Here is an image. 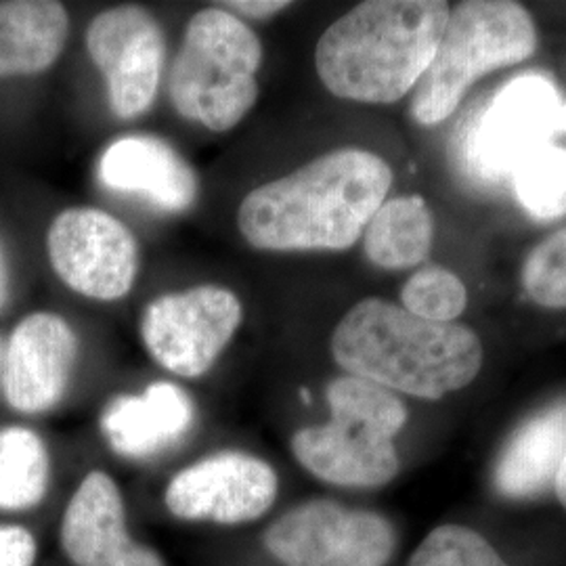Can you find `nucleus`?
Returning a JSON list of instances; mask_svg holds the SVG:
<instances>
[{
	"mask_svg": "<svg viewBox=\"0 0 566 566\" xmlns=\"http://www.w3.org/2000/svg\"><path fill=\"white\" fill-rule=\"evenodd\" d=\"M395 172L364 147H338L277 179L252 187L235 224L256 252H344L361 242Z\"/></svg>",
	"mask_w": 566,
	"mask_h": 566,
	"instance_id": "obj_1",
	"label": "nucleus"
},
{
	"mask_svg": "<svg viewBox=\"0 0 566 566\" xmlns=\"http://www.w3.org/2000/svg\"><path fill=\"white\" fill-rule=\"evenodd\" d=\"M329 350L344 374L426 401L462 390L483 367V344L470 327L428 322L378 296L344 313Z\"/></svg>",
	"mask_w": 566,
	"mask_h": 566,
	"instance_id": "obj_2",
	"label": "nucleus"
},
{
	"mask_svg": "<svg viewBox=\"0 0 566 566\" xmlns=\"http://www.w3.org/2000/svg\"><path fill=\"white\" fill-rule=\"evenodd\" d=\"M443 0H367L329 23L315 46L325 91L344 102L390 105L413 93L446 30Z\"/></svg>",
	"mask_w": 566,
	"mask_h": 566,
	"instance_id": "obj_3",
	"label": "nucleus"
},
{
	"mask_svg": "<svg viewBox=\"0 0 566 566\" xmlns=\"http://www.w3.org/2000/svg\"><path fill=\"white\" fill-rule=\"evenodd\" d=\"M264 44L259 32L221 4L196 11L166 74L175 114L208 133L238 128L261 99Z\"/></svg>",
	"mask_w": 566,
	"mask_h": 566,
	"instance_id": "obj_4",
	"label": "nucleus"
},
{
	"mask_svg": "<svg viewBox=\"0 0 566 566\" xmlns=\"http://www.w3.org/2000/svg\"><path fill=\"white\" fill-rule=\"evenodd\" d=\"M329 420L304 426L290 449L306 472L329 485L378 489L399 474L395 439L407 424V407L382 386L344 374L325 388Z\"/></svg>",
	"mask_w": 566,
	"mask_h": 566,
	"instance_id": "obj_5",
	"label": "nucleus"
},
{
	"mask_svg": "<svg viewBox=\"0 0 566 566\" xmlns=\"http://www.w3.org/2000/svg\"><path fill=\"white\" fill-rule=\"evenodd\" d=\"M537 51V30L523 4L468 0L449 11L443 36L411 95V118L420 126L447 120L465 93L486 74L523 63Z\"/></svg>",
	"mask_w": 566,
	"mask_h": 566,
	"instance_id": "obj_6",
	"label": "nucleus"
},
{
	"mask_svg": "<svg viewBox=\"0 0 566 566\" xmlns=\"http://www.w3.org/2000/svg\"><path fill=\"white\" fill-rule=\"evenodd\" d=\"M243 319L245 306L235 290L221 283H200L164 292L145 304L139 338L164 371L198 380L223 357Z\"/></svg>",
	"mask_w": 566,
	"mask_h": 566,
	"instance_id": "obj_7",
	"label": "nucleus"
},
{
	"mask_svg": "<svg viewBox=\"0 0 566 566\" xmlns=\"http://www.w3.org/2000/svg\"><path fill=\"white\" fill-rule=\"evenodd\" d=\"M51 271L72 294L95 303L126 298L142 273L135 231L99 206H67L44 233Z\"/></svg>",
	"mask_w": 566,
	"mask_h": 566,
	"instance_id": "obj_8",
	"label": "nucleus"
},
{
	"mask_svg": "<svg viewBox=\"0 0 566 566\" xmlns=\"http://www.w3.org/2000/svg\"><path fill=\"white\" fill-rule=\"evenodd\" d=\"M84 49L105 84L114 118L139 120L158 99L168 44L163 23L142 4L99 11L84 30Z\"/></svg>",
	"mask_w": 566,
	"mask_h": 566,
	"instance_id": "obj_9",
	"label": "nucleus"
},
{
	"mask_svg": "<svg viewBox=\"0 0 566 566\" xmlns=\"http://www.w3.org/2000/svg\"><path fill=\"white\" fill-rule=\"evenodd\" d=\"M263 542L283 566H386L397 535L378 512L308 500L269 526Z\"/></svg>",
	"mask_w": 566,
	"mask_h": 566,
	"instance_id": "obj_10",
	"label": "nucleus"
},
{
	"mask_svg": "<svg viewBox=\"0 0 566 566\" xmlns=\"http://www.w3.org/2000/svg\"><path fill=\"white\" fill-rule=\"evenodd\" d=\"M563 105L546 74L528 72L506 82L470 130L468 163L485 179H512L526 156L560 135Z\"/></svg>",
	"mask_w": 566,
	"mask_h": 566,
	"instance_id": "obj_11",
	"label": "nucleus"
},
{
	"mask_svg": "<svg viewBox=\"0 0 566 566\" xmlns=\"http://www.w3.org/2000/svg\"><path fill=\"white\" fill-rule=\"evenodd\" d=\"M280 493V476L263 458L224 449L179 470L164 491L175 518L243 525L264 516Z\"/></svg>",
	"mask_w": 566,
	"mask_h": 566,
	"instance_id": "obj_12",
	"label": "nucleus"
},
{
	"mask_svg": "<svg viewBox=\"0 0 566 566\" xmlns=\"http://www.w3.org/2000/svg\"><path fill=\"white\" fill-rule=\"evenodd\" d=\"M81 355V338L63 315H23L2 344L0 386L4 401L25 416L55 409L65 397Z\"/></svg>",
	"mask_w": 566,
	"mask_h": 566,
	"instance_id": "obj_13",
	"label": "nucleus"
},
{
	"mask_svg": "<svg viewBox=\"0 0 566 566\" xmlns=\"http://www.w3.org/2000/svg\"><path fill=\"white\" fill-rule=\"evenodd\" d=\"M95 177L112 193L137 198L160 214H185L200 198V175L163 137L128 133L103 147Z\"/></svg>",
	"mask_w": 566,
	"mask_h": 566,
	"instance_id": "obj_14",
	"label": "nucleus"
},
{
	"mask_svg": "<svg viewBox=\"0 0 566 566\" xmlns=\"http://www.w3.org/2000/svg\"><path fill=\"white\" fill-rule=\"evenodd\" d=\"M61 547L74 566H166L130 537L120 486L103 470H91L67 502Z\"/></svg>",
	"mask_w": 566,
	"mask_h": 566,
	"instance_id": "obj_15",
	"label": "nucleus"
},
{
	"mask_svg": "<svg viewBox=\"0 0 566 566\" xmlns=\"http://www.w3.org/2000/svg\"><path fill=\"white\" fill-rule=\"evenodd\" d=\"M196 418L191 395L177 382L158 380L142 392L114 397L103 407L99 426L114 453L128 460H151L179 446Z\"/></svg>",
	"mask_w": 566,
	"mask_h": 566,
	"instance_id": "obj_16",
	"label": "nucleus"
},
{
	"mask_svg": "<svg viewBox=\"0 0 566 566\" xmlns=\"http://www.w3.org/2000/svg\"><path fill=\"white\" fill-rule=\"evenodd\" d=\"M72 20L57 0H0V81L34 78L60 63Z\"/></svg>",
	"mask_w": 566,
	"mask_h": 566,
	"instance_id": "obj_17",
	"label": "nucleus"
},
{
	"mask_svg": "<svg viewBox=\"0 0 566 566\" xmlns=\"http://www.w3.org/2000/svg\"><path fill=\"white\" fill-rule=\"evenodd\" d=\"M566 455V401L531 416L507 441L493 470L495 489L510 500H535L556 485Z\"/></svg>",
	"mask_w": 566,
	"mask_h": 566,
	"instance_id": "obj_18",
	"label": "nucleus"
},
{
	"mask_svg": "<svg viewBox=\"0 0 566 566\" xmlns=\"http://www.w3.org/2000/svg\"><path fill=\"white\" fill-rule=\"evenodd\" d=\"M365 259L385 271H403L428 259L434 243V217L420 196L386 198L365 227Z\"/></svg>",
	"mask_w": 566,
	"mask_h": 566,
	"instance_id": "obj_19",
	"label": "nucleus"
},
{
	"mask_svg": "<svg viewBox=\"0 0 566 566\" xmlns=\"http://www.w3.org/2000/svg\"><path fill=\"white\" fill-rule=\"evenodd\" d=\"M51 485V453L41 434L28 426L0 428V510L23 512L39 506Z\"/></svg>",
	"mask_w": 566,
	"mask_h": 566,
	"instance_id": "obj_20",
	"label": "nucleus"
},
{
	"mask_svg": "<svg viewBox=\"0 0 566 566\" xmlns=\"http://www.w3.org/2000/svg\"><path fill=\"white\" fill-rule=\"evenodd\" d=\"M516 198L537 221L566 214V149L546 145L516 166L512 175Z\"/></svg>",
	"mask_w": 566,
	"mask_h": 566,
	"instance_id": "obj_21",
	"label": "nucleus"
},
{
	"mask_svg": "<svg viewBox=\"0 0 566 566\" xmlns=\"http://www.w3.org/2000/svg\"><path fill=\"white\" fill-rule=\"evenodd\" d=\"M401 306L428 322L453 324L468 306V290L455 273L432 264L416 271L405 282Z\"/></svg>",
	"mask_w": 566,
	"mask_h": 566,
	"instance_id": "obj_22",
	"label": "nucleus"
},
{
	"mask_svg": "<svg viewBox=\"0 0 566 566\" xmlns=\"http://www.w3.org/2000/svg\"><path fill=\"white\" fill-rule=\"evenodd\" d=\"M407 566H510L485 537L468 526H437L416 547Z\"/></svg>",
	"mask_w": 566,
	"mask_h": 566,
	"instance_id": "obj_23",
	"label": "nucleus"
},
{
	"mask_svg": "<svg viewBox=\"0 0 566 566\" xmlns=\"http://www.w3.org/2000/svg\"><path fill=\"white\" fill-rule=\"evenodd\" d=\"M523 287L544 308H566V227L531 250L523 264Z\"/></svg>",
	"mask_w": 566,
	"mask_h": 566,
	"instance_id": "obj_24",
	"label": "nucleus"
},
{
	"mask_svg": "<svg viewBox=\"0 0 566 566\" xmlns=\"http://www.w3.org/2000/svg\"><path fill=\"white\" fill-rule=\"evenodd\" d=\"M36 554V539L25 526L0 525V566H34Z\"/></svg>",
	"mask_w": 566,
	"mask_h": 566,
	"instance_id": "obj_25",
	"label": "nucleus"
},
{
	"mask_svg": "<svg viewBox=\"0 0 566 566\" xmlns=\"http://www.w3.org/2000/svg\"><path fill=\"white\" fill-rule=\"evenodd\" d=\"M219 4L248 23L277 18L280 13L292 7L290 0H229Z\"/></svg>",
	"mask_w": 566,
	"mask_h": 566,
	"instance_id": "obj_26",
	"label": "nucleus"
},
{
	"mask_svg": "<svg viewBox=\"0 0 566 566\" xmlns=\"http://www.w3.org/2000/svg\"><path fill=\"white\" fill-rule=\"evenodd\" d=\"M13 290V273H11V259L7 252V245L0 238V311L11 301Z\"/></svg>",
	"mask_w": 566,
	"mask_h": 566,
	"instance_id": "obj_27",
	"label": "nucleus"
},
{
	"mask_svg": "<svg viewBox=\"0 0 566 566\" xmlns=\"http://www.w3.org/2000/svg\"><path fill=\"white\" fill-rule=\"evenodd\" d=\"M554 493H556V497H558V502L563 504V507L566 510V455L565 460H563V465H560V470H558V476H556V485H554Z\"/></svg>",
	"mask_w": 566,
	"mask_h": 566,
	"instance_id": "obj_28",
	"label": "nucleus"
},
{
	"mask_svg": "<svg viewBox=\"0 0 566 566\" xmlns=\"http://www.w3.org/2000/svg\"><path fill=\"white\" fill-rule=\"evenodd\" d=\"M560 133L566 135V102L565 105H563V116H560Z\"/></svg>",
	"mask_w": 566,
	"mask_h": 566,
	"instance_id": "obj_29",
	"label": "nucleus"
},
{
	"mask_svg": "<svg viewBox=\"0 0 566 566\" xmlns=\"http://www.w3.org/2000/svg\"><path fill=\"white\" fill-rule=\"evenodd\" d=\"M0 365H2V343H0Z\"/></svg>",
	"mask_w": 566,
	"mask_h": 566,
	"instance_id": "obj_30",
	"label": "nucleus"
}]
</instances>
